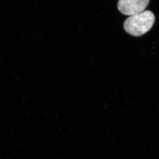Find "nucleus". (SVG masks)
<instances>
[{
    "label": "nucleus",
    "mask_w": 159,
    "mask_h": 159,
    "mask_svg": "<svg viewBox=\"0 0 159 159\" xmlns=\"http://www.w3.org/2000/svg\"><path fill=\"white\" fill-rule=\"evenodd\" d=\"M155 21V15L152 11H143L128 18L124 23V28L128 34L139 37L148 32Z\"/></svg>",
    "instance_id": "f257e3e1"
},
{
    "label": "nucleus",
    "mask_w": 159,
    "mask_h": 159,
    "mask_svg": "<svg viewBox=\"0 0 159 159\" xmlns=\"http://www.w3.org/2000/svg\"><path fill=\"white\" fill-rule=\"evenodd\" d=\"M150 0H119L117 8L125 15H135L142 12L148 5Z\"/></svg>",
    "instance_id": "f03ea898"
}]
</instances>
